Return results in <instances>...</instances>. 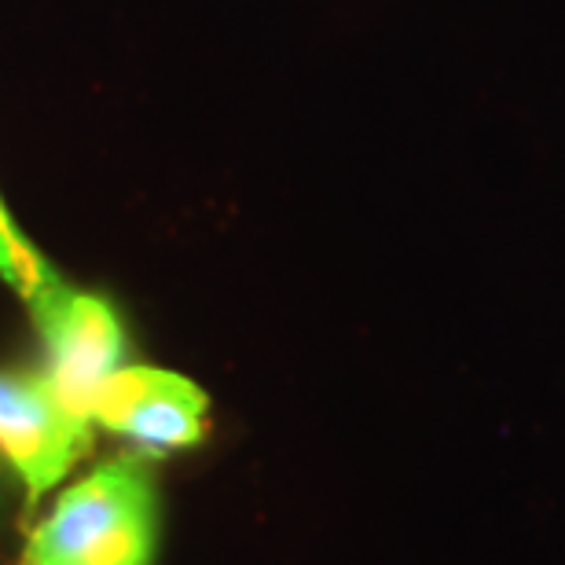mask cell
Returning <instances> with one entry per match:
<instances>
[{
	"mask_svg": "<svg viewBox=\"0 0 565 565\" xmlns=\"http://www.w3.org/2000/svg\"><path fill=\"white\" fill-rule=\"evenodd\" d=\"M0 500H4V489H0Z\"/></svg>",
	"mask_w": 565,
	"mask_h": 565,
	"instance_id": "obj_7",
	"label": "cell"
},
{
	"mask_svg": "<svg viewBox=\"0 0 565 565\" xmlns=\"http://www.w3.org/2000/svg\"><path fill=\"white\" fill-rule=\"evenodd\" d=\"M206 393L162 367H118L93 397L88 419L143 451H177L206 437Z\"/></svg>",
	"mask_w": 565,
	"mask_h": 565,
	"instance_id": "obj_4",
	"label": "cell"
},
{
	"mask_svg": "<svg viewBox=\"0 0 565 565\" xmlns=\"http://www.w3.org/2000/svg\"><path fill=\"white\" fill-rule=\"evenodd\" d=\"M158 500L143 459L96 467L55 500L19 565H154Z\"/></svg>",
	"mask_w": 565,
	"mask_h": 565,
	"instance_id": "obj_1",
	"label": "cell"
},
{
	"mask_svg": "<svg viewBox=\"0 0 565 565\" xmlns=\"http://www.w3.org/2000/svg\"><path fill=\"white\" fill-rule=\"evenodd\" d=\"M26 309L41 331L44 356H49L44 379L77 415L88 419L99 386L126 360V331H121L115 305L96 294L74 290L66 279H55Z\"/></svg>",
	"mask_w": 565,
	"mask_h": 565,
	"instance_id": "obj_2",
	"label": "cell"
},
{
	"mask_svg": "<svg viewBox=\"0 0 565 565\" xmlns=\"http://www.w3.org/2000/svg\"><path fill=\"white\" fill-rule=\"evenodd\" d=\"M0 279L8 282L11 290L19 294L22 301H33L38 298L41 290H49L55 279H63L60 273H55V268L44 262H26V257H19L15 250H11V246L4 243V235H0Z\"/></svg>",
	"mask_w": 565,
	"mask_h": 565,
	"instance_id": "obj_5",
	"label": "cell"
},
{
	"mask_svg": "<svg viewBox=\"0 0 565 565\" xmlns=\"http://www.w3.org/2000/svg\"><path fill=\"white\" fill-rule=\"evenodd\" d=\"M88 448L93 423L52 390L44 371H0V459L26 484L30 507L55 489Z\"/></svg>",
	"mask_w": 565,
	"mask_h": 565,
	"instance_id": "obj_3",
	"label": "cell"
},
{
	"mask_svg": "<svg viewBox=\"0 0 565 565\" xmlns=\"http://www.w3.org/2000/svg\"><path fill=\"white\" fill-rule=\"evenodd\" d=\"M0 235H4V243H8L19 257H26V262H41L38 246H33V243L26 239V235H22V232L15 228V221H11V213H8V206H4V199H0Z\"/></svg>",
	"mask_w": 565,
	"mask_h": 565,
	"instance_id": "obj_6",
	"label": "cell"
}]
</instances>
